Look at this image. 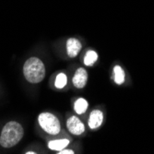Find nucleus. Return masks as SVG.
<instances>
[{"instance_id":"1","label":"nucleus","mask_w":154,"mask_h":154,"mask_svg":"<svg viewBox=\"0 0 154 154\" xmlns=\"http://www.w3.org/2000/svg\"><path fill=\"white\" fill-rule=\"evenodd\" d=\"M24 130L21 125L15 121L7 123L0 134V145L8 149L16 146L23 137Z\"/></svg>"},{"instance_id":"2","label":"nucleus","mask_w":154,"mask_h":154,"mask_svg":"<svg viewBox=\"0 0 154 154\" xmlns=\"http://www.w3.org/2000/svg\"><path fill=\"white\" fill-rule=\"evenodd\" d=\"M23 74L30 83H39L45 76V64L38 57H30L23 66Z\"/></svg>"},{"instance_id":"3","label":"nucleus","mask_w":154,"mask_h":154,"mask_svg":"<svg viewBox=\"0 0 154 154\" xmlns=\"http://www.w3.org/2000/svg\"><path fill=\"white\" fill-rule=\"evenodd\" d=\"M40 127L50 135H57L61 130L59 120L53 114L42 113L38 117Z\"/></svg>"},{"instance_id":"4","label":"nucleus","mask_w":154,"mask_h":154,"mask_svg":"<svg viewBox=\"0 0 154 154\" xmlns=\"http://www.w3.org/2000/svg\"><path fill=\"white\" fill-rule=\"evenodd\" d=\"M66 127L69 132L76 136L81 135L82 133H84V130H85V127H84L83 123L77 116L69 117L68 120L66 121Z\"/></svg>"},{"instance_id":"5","label":"nucleus","mask_w":154,"mask_h":154,"mask_svg":"<svg viewBox=\"0 0 154 154\" xmlns=\"http://www.w3.org/2000/svg\"><path fill=\"white\" fill-rule=\"evenodd\" d=\"M87 80H88V74L84 68H79L72 79L74 86L78 89H82L85 87Z\"/></svg>"},{"instance_id":"6","label":"nucleus","mask_w":154,"mask_h":154,"mask_svg":"<svg viewBox=\"0 0 154 154\" xmlns=\"http://www.w3.org/2000/svg\"><path fill=\"white\" fill-rule=\"evenodd\" d=\"M81 50V44L80 42L77 39L70 38L66 42V52L68 57H75L78 55L79 51Z\"/></svg>"},{"instance_id":"7","label":"nucleus","mask_w":154,"mask_h":154,"mask_svg":"<svg viewBox=\"0 0 154 154\" xmlns=\"http://www.w3.org/2000/svg\"><path fill=\"white\" fill-rule=\"evenodd\" d=\"M103 120V114L100 110H94L91 113L90 118L88 120L89 127L91 129H96L100 127Z\"/></svg>"},{"instance_id":"8","label":"nucleus","mask_w":154,"mask_h":154,"mask_svg":"<svg viewBox=\"0 0 154 154\" xmlns=\"http://www.w3.org/2000/svg\"><path fill=\"white\" fill-rule=\"evenodd\" d=\"M69 144V140L68 139H57V140H52L49 142L48 147L50 149L53 150H61L65 148H66V146Z\"/></svg>"},{"instance_id":"9","label":"nucleus","mask_w":154,"mask_h":154,"mask_svg":"<svg viewBox=\"0 0 154 154\" xmlns=\"http://www.w3.org/2000/svg\"><path fill=\"white\" fill-rule=\"evenodd\" d=\"M88 106H89L88 102L85 99H83V98H79V99H78L75 102L74 109H75V112L78 115H82L87 111Z\"/></svg>"},{"instance_id":"10","label":"nucleus","mask_w":154,"mask_h":154,"mask_svg":"<svg viewBox=\"0 0 154 154\" xmlns=\"http://www.w3.org/2000/svg\"><path fill=\"white\" fill-rule=\"evenodd\" d=\"M114 74H115V81L118 85H121V84L124 83L125 81V73L124 70L122 69V67L120 66H116L114 68Z\"/></svg>"},{"instance_id":"11","label":"nucleus","mask_w":154,"mask_h":154,"mask_svg":"<svg viewBox=\"0 0 154 154\" xmlns=\"http://www.w3.org/2000/svg\"><path fill=\"white\" fill-rule=\"evenodd\" d=\"M98 59V54L95 51L90 50L86 53L85 57H84V64L86 66H92Z\"/></svg>"},{"instance_id":"12","label":"nucleus","mask_w":154,"mask_h":154,"mask_svg":"<svg viewBox=\"0 0 154 154\" xmlns=\"http://www.w3.org/2000/svg\"><path fill=\"white\" fill-rule=\"evenodd\" d=\"M67 83V77L64 73H59L55 79L54 85L57 89H63Z\"/></svg>"},{"instance_id":"13","label":"nucleus","mask_w":154,"mask_h":154,"mask_svg":"<svg viewBox=\"0 0 154 154\" xmlns=\"http://www.w3.org/2000/svg\"><path fill=\"white\" fill-rule=\"evenodd\" d=\"M58 153L59 154H74L75 152L72 149H63L59 150Z\"/></svg>"},{"instance_id":"14","label":"nucleus","mask_w":154,"mask_h":154,"mask_svg":"<svg viewBox=\"0 0 154 154\" xmlns=\"http://www.w3.org/2000/svg\"><path fill=\"white\" fill-rule=\"evenodd\" d=\"M36 152H34V151H28V152H26V154H35Z\"/></svg>"}]
</instances>
